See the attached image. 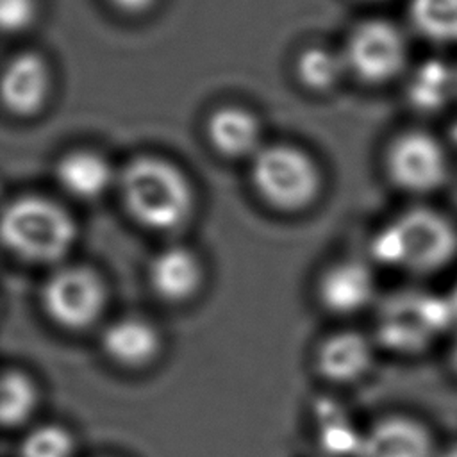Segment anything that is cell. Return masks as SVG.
<instances>
[{"instance_id":"obj_1","label":"cell","mask_w":457,"mask_h":457,"mask_svg":"<svg viewBox=\"0 0 457 457\" xmlns=\"http://www.w3.org/2000/svg\"><path fill=\"white\" fill-rule=\"evenodd\" d=\"M371 259L414 278H436L457 268V221L430 205H412L371 237Z\"/></svg>"},{"instance_id":"obj_2","label":"cell","mask_w":457,"mask_h":457,"mask_svg":"<svg viewBox=\"0 0 457 457\" xmlns=\"http://www.w3.org/2000/svg\"><path fill=\"white\" fill-rule=\"evenodd\" d=\"M118 191L127 214L155 232L182 227L195 205L193 187L184 171L157 155L130 159L118 173Z\"/></svg>"},{"instance_id":"obj_3","label":"cell","mask_w":457,"mask_h":457,"mask_svg":"<svg viewBox=\"0 0 457 457\" xmlns=\"http://www.w3.org/2000/svg\"><path fill=\"white\" fill-rule=\"evenodd\" d=\"M453 330L455 321L445 293L403 289L377 307L375 341L396 355H423Z\"/></svg>"},{"instance_id":"obj_4","label":"cell","mask_w":457,"mask_h":457,"mask_svg":"<svg viewBox=\"0 0 457 457\" xmlns=\"http://www.w3.org/2000/svg\"><path fill=\"white\" fill-rule=\"evenodd\" d=\"M77 227L57 202L23 195L11 200L2 214V241L18 259L30 264H59L71 250Z\"/></svg>"},{"instance_id":"obj_5","label":"cell","mask_w":457,"mask_h":457,"mask_svg":"<svg viewBox=\"0 0 457 457\" xmlns=\"http://www.w3.org/2000/svg\"><path fill=\"white\" fill-rule=\"evenodd\" d=\"M250 180L255 193L282 212L309 207L321 187V175L312 157L287 143L261 146L250 159Z\"/></svg>"},{"instance_id":"obj_6","label":"cell","mask_w":457,"mask_h":457,"mask_svg":"<svg viewBox=\"0 0 457 457\" xmlns=\"http://www.w3.org/2000/svg\"><path fill=\"white\" fill-rule=\"evenodd\" d=\"M107 287L89 266L55 268L41 286V307L59 327L82 330L98 321L105 309Z\"/></svg>"},{"instance_id":"obj_7","label":"cell","mask_w":457,"mask_h":457,"mask_svg":"<svg viewBox=\"0 0 457 457\" xmlns=\"http://www.w3.org/2000/svg\"><path fill=\"white\" fill-rule=\"evenodd\" d=\"M386 173L396 189L412 196H427L446 184L450 166L445 148L434 136L412 130L389 145Z\"/></svg>"},{"instance_id":"obj_8","label":"cell","mask_w":457,"mask_h":457,"mask_svg":"<svg viewBox=\"0 0 457 457\" xmlns=\"http://www.w3.org/2000/svg\"><path fill=\"white\" fill-rule=\"evenodd\" d=\"M343 57L346 68L362 82L384 84L403 70L407 41L391 21L368 20L352 30Z\"/></svg>"},{"instance_id":"obj_9","label":"cell","mask_w":457,"mask_h":457,"mask_svg":"<svg viewBox=\"0 0 457 457\" xmlns=\"http://www.w3.org/2000/svg\"><path fill=\"white\" fill-rule=\"evenodd\" d=\"M439 448L441 443L425 420L395 412L362 430L357 457H437Z\"/></svg>"},{"instance_id":"obj_10","label":"cell","mask_w":457,"mask_h":457,"mask_svg":"<svg viewBox=\"0 0 457 457\" xmlns=\"http://www.w3.org/2000/svg\"><path fill=\"white\" fill-rule=\"evenodd\" d=\"M377 280L364 261L345 259L328 266L318 280V298L334 314H355L375 302Z\"/></svg>"},{"instance_id":"obj_11","label":"cell","mask_w":457,"mask_h":457,"mask_svg":"<svg viewBox=\"0 0 457 457\" xmlns=\"http://www.w3.org/2000/svg\"><path fill=\"white\" fill-rule=\"evenodd\" d=\"M50 93V68L36 52H20L12 55L2 75L4 107L16 116L36 114Z\"/></svg>"},{"instance_id":"obj_12","label":"cell","mask_w":457,"mask_h":457,"mask_svg":"<svg viewBox=\"0 0 457 457\" xmlns=\"http://www.w3.org/2000/svg\"><path fill=\"white\" fill-rule=\"evenodd\" d=\"M148 282L161 300L171 303L187 302L198 293L204 282L202 261L187 246H166L152 257Z\"/></svg>"},{"instance_id":"obj_13","label":"cell","mask_w":457,"mask_h":457,"mask_svg":"<svg viewBox=\"0 0 457 457\" xmlns=\"http://www.w3.org/2000/svg\"><path fill=\"white\" fill-rule=\"evenodd\" d=\"M373 341L357 330H339L325 337L316 350L318 373L337 384L355 382L373 364Z\"/></svg>"},{"instance_id":"obj_14","label":"cell","mask_w":457,"mask_h":457,"mask_svg":"<svg viewBox=\"0 0 457 457\" xmlns=\"http://www.w3.org/2000/svg\"><path fill=\"white\" fill-rule=\"evenodd\" d=\"M162 341L157 327L141 316H123L102 332L104 353L123 368H143L161 352Z\"/></svg>"},{"instance_id":"obj_15","label":"cell","mask_w":457,"mask_h":457,"mask_svg":"<svg viewBox=\"0 0 457 457\" xmlns=\"http://www.w3.org/2000/svg\"><path fill=\"white\" fill-rule=\"evenodd\" d=\"M212 148L230 159L253 157L261 148V125L255 114L239 105H221L205 123Z\"/></svg>"},{"instance_id":"obj_16","label":"cell","mask_w":457,"mask_h":457,"mask_svg":"<svg viewBox=\"0 0 457 457\" xmlns=\"http://www.w3.org/2000/svg\"><path fill=\"white\" fill-rule=\"evenodd\" d=\"M59 186L79 200H95L102 196L114 180L109 161L95 150H71L64 154L55 166Z\"/></svg>"},{"instance_id":"obj_17","label":"cell","mask_w":457,"mask_h":457,"mask_svg":"<svg viewBox=\"0 0 457 457\" xmlns=\"http://www.w3.org/2000/svg\"><path fill=\"white\" fill-rule=\"evenodd\" d=\"M457 93V71L439 61L423 62L411 77L407 86L409 102L421 111L443 107Z\"/></svg>"},{"instance_id":"obj_18","label":"cell","mask_w":457,"mask_h":457,"mask_svg":"<svg viewBox=\"0 0 457 457\" xmlns=\"http://www.w3.org/2000/svg\"><path fill=\"white\" fill-rule=\"evenodd\" d=\"M409 18L425 39L457 45V0H411Z\"/></svg>"},{"instance_id":"obj_19","label":"cell","mask_w":457,"mask_h":457,"mask_svg":"<svg viewBox=\"0 0 457 457\" xmlns=\"http://www.w3.org/2000/svg\"><path fill=\"white\" fill-rule=\"evenodd\" d=\"M37 402V386L27 373L20 370L4 371L0 384V420L4 427L23 425L34 414Z\"/></svg>"},{"instance_id":"obj_20","label":"cell","mask_w":457,"mask_h":457,"mask_svg":"<svg viewBox=\"0 0 457 457\" xmlns=\"http://www.w3.org/2000/svg\"><path fill=\"white\" fill-rule=\"evenodd\" d=\"M296 77L311 91H328L345 75L346 62L343 54L325 46H307L296 57Z\"/></svg>"},{"instance_id":"obj_21","label":"cell","mask_w":457,"mask_h":457,"mask_svg":"<svg viewBox=\"0 0 457 457\" xmlns=\"http://www.w3.org/2000/svg\"><path fill=\"white\" fill-rule=\"evenodd\" d=\"M73 434L55 423H45L30 428L18 446V457H73Z\"/></svg>"},{"instance_id":"obj_22","label":"cell","mask_w":457,"mask_h":457,"mask_svg":"<svg viewBox=\"0 0 457 457\" xmlns=\"http://www.w3.org/2000/svg\"><path fill=\"white\" fill-rule=\"evenodd\" d=\"M320 420V439L323 446L336 455L357 457L362 432L352 427L350 420L336 407V403L321 405L318 412Z\"/></svg>"},{"instance_id":"obj_23","label":"cell","mask_w":457,"mask_h":457,"mask_svg":"<svg viewBox=\"0 0 457 457\" xmlns=\"http://www.w3.org/2000/svg\"><path fill=\"white\" fill-rule=\"evenodd\" d=\"M37 14L36 0H0V25L4 32H21Z\"/></svg>"},{"instance_id":"obj_24","label":"cell","mask_w":457,"mask_h":457,"mask_svg":"<svg viewBox=\"0 0 457 457\" xmlns=\"http://www.w3.org/2000/svg\"><path fill=\"white\" fill-rule=\"evenodd\" d=\"M116 11L123 12V14H130V16H137V14H145L146 11H150L157 0H107Z\"/></svg>"},{"instance_id":"obj_25","label":"cell","mask_w":457,"mask_h":457,"mask_svg":"<svg viewBox=\"0 0 457 457\" xmlns=\"http://www.w3.org/2000/svg\"><path fill=\"white\" fill-rule=\"evenodd\" d=\"M446 368L450 375L457 380V327L446 339Z\"/></svg>"},{"instance_id":"obj_26","label":"cell","mask_w":457,"mask_h":457,"mask_svg":"<svg viewBox=\"0 0 457 457\" xmlns=\"http://www.w3.org/2000/svg\"><path fill=\"white\" fill-rule=\"evenodd\" d=\"M446 300H448V305L452 309V316H453V321H455V327H457V278H455V284L452 287L450 293H445Z\"/></svg>"},{"instance_id":"obj_27","label":"cell","mask_w":457,"mask_h":457,"mask_svg":"<svg viewBox=\"0 0 457 457\" xmlns=\"http://www.w3.org/2000/svg\"><path fill=\"white\" fill-rule=\"evenodd\" d=\"M437 457H457V441H450L445 445L441 443Z\"/></svg>"}]
</instances>
